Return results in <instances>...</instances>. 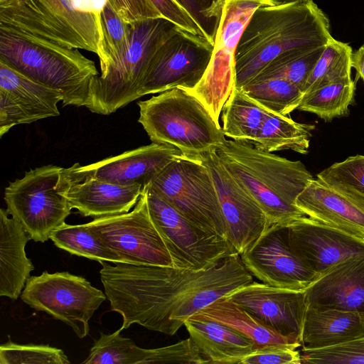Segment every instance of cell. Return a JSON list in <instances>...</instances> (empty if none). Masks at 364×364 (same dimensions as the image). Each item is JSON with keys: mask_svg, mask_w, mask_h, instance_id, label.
<instances>
[{"mask_svg": "<svg viewBox=\"0 0 364 364\" xmlns=\"http://www.w3.org/2000/svg\"><path fill=\"white\" fill-rule=\"evenodd\" d=\"M101 264V282L111 310L122 317L121 328L136 323L169 336L200 309L253 281L239 254L201 270L124 262Z\"/></svg>", "mask_w": 364, "mask_h": 364, "instance_id": "1", "label": "cell"}, {"mask_svg": "<svg viewBox=\"0 0 364 364\" xmlns=\"http://www.w3.org/2000/svg\"><path fill=\"white\" fill-rule=\"evenodd\" d=\"M332 38L328 16L312 0L260 6L235 50L234 86L242 88L285 52L326 46Z\"/></svg>", "mask_w": 364, "mask_h": 364, "instance_id": "2", "label": "cell"}, {"mask_svg": "<svg viewBox=\"0 0 364 364\" xmlns=\"http://www.w3.org/2000/svg\"><path fill=\"white\" fill-rule=\"evenodd\" d=\"M107 0H0V30L35 43L86 50L105 60Z\"/></svg>", "mask_w": 364, "mask_h": 364, "instance_id": "3", "label": "cell"}, {"mask_svg": "<svg viewBox=\"0 0 364 364\" xmlns=\"http://www.w3.org/2000/svg\"><path fill=\"white\" fill-rule=\"evenodd\" d=\"M216 152L230 173L262 209L269 225L287 226L306 216L295 202L314 178L301 161L235 140L226 139Z\"/></svg>", "mask_w": 364, "mask_h": 364, "instance_id": "4", "label": "cell"}, {"mask_svg": "<svg viewBox=\"0 0 364 364\" xmlns=\"http://www.w3.org/2000/svg\"><path fill=\"white\" fill-rule=\"evenodd\" d=\"M0 62L29 79L59 90L63 105H86L99 75L95 63L77 48L35 43L0 30Z\"/></svg>", "mask_w": 364, "mask_h": 364, "instance_id": "5", "label": "cell"}, {"mask_svg": "<svg viewBox=\"0 0 364 364\" xmlns=\"http://www.w3.org/2000/svg\"><path fill=\"white\" fill-rule=\"evenodd\" d=\"M137 104L138 121L154 143L190 155L216 150L226 141L205 105L185 89L173 88Z\"/></svg>", "mask_w": 364, "mask_h": 364, "instance_id": "6", "label": "cell"}, {"mask_svg": "<svg viewBox=\"0 0 364 364\" xmlns=\"http://www.w3.org/2000/svg\"><path fill=\"white\" fill-rule=\"evenodd\" d=\"M178 28L164 17L134 23L127 50L118 60L100 70V75L92 81L85 107L93 113L109 115L139 99L152 58Z\"/></svg>", "mask_w": 364, "mask_h": 364, "instance_id": "7", "label": "cell"}, {"mask_svg": "<svg viewBox=\"0 0 364 364\" xmlns=\"http://www.w3.org/2000/svg\"><path fill=\"white\" fill-rule=\"evenodd\" d=\"M149 186L196 226L229 240L215 186L200 161L183 154L170 163Z\"/></svg>", "mask_w": 364, "mask_h": 364, "instance_id": "8", "label": "cell"}, {"mask_svg": "<svg viewBox=\"0 0 364 364\" xmlns=\"http://www.w3.org/2000/svg\"><path fill=\"white\" fill-rule=\"evenodd\" d=\"M63 169L54 165L31 169L5 188L6 210L35 242L48 240L70 214L72 208L60 193Z\"/></svg>", "mask_w": 364, "mask_h": 364, "instance_id": "9", "label": "cell"}, {"mask_svg": "<svg viewBox=\"0 0 364 364\" xmlns=\"http://www.w3.org/2000/svg\"><path fill=\"white\" fill-rule=\"evenodd\" d=\"M21 298L31 308L70 326L83 338L90 331L89 321L107 296L82 277L45 271L28 278Z\"/></svg>", "mask_w": 364, "mask_h": 364, "instance_id": "10", "label": "cell"}, {"mask_svg": "<svg viewBox=\"0 0 364 364\" xmlns=\"http://www.w3.org/2000/svg\"><path fill=\"white\" fill-rule=\"evenodd\" d=\"M274 0H224L210 63L200 83L189 91L207 107L217 124L235 85V53L242 33L253 12Z\"/></svg>", "mask_w": 364, "mask_h": 364, "instance_id": "11", "label": "cell"}, {"mask_svg": "<svg viewBox=\"0 0 364 364\" xmlns=\"http://www.w3.org/2000/svg\"><path fill=\"white\" fill-rule=\"evenodd\" d=\"M144 188L150 215L164 238L174 267L206 269L239 254L229 240L196 226L149 185Z\"/></svg>", "mask_w": 364, "mask_h": 364, "instance_id": "12", "label": "cell"}, {"mask_svg": "<svg viewBox=\"0 0 364 364\" xmlns=\"http://www.w3.org/2000/svg\"><path fill=\"white\" fill-rule=\"evenodd\" d=\"M86 224L125 263L173 267L164 238L150 215L145 188L132 210Z\"/></svg>", "mask_w": 364, "mask_h": 364, "instance_id": "13", "label": "cell"}, {"mask_svg": "<svg viewBox=\"0 0 364 364\" xmlns=\"http://www.w3.org/2000/svg\"><path fill=\"white\" fill-rule=\"evenodd\" d=\"M213 44L179 28L157 50L148 67L139 98L173 88L193 90L210 63Z\"/></svg>", "mask_w": 364, "mask_h": 364, "instance_id": "14", "label": "cell"}, {"mask_svg": "<svg viewBox=\"0 0 364 364\" xmlns=\"http://www.w3.org/2000/svg\"><path fill=\"white\" fill-rule=\"evenodd\" d=\"M190 155L208 168L218 196L229 240L240 255L250 247L269 225L267 215L227 170L216 150Z\"/></svg>", "mask_w": 364, "mask_h": 364, "instance_id": "15", "label": "cell"}, {"mask_svg": "<svg viewBox=\"0 0 364 364\" xmlns=\"http://www.w3.org/2000/svg\"><path fill=\"white\" fill-rule=\"evenodd\" d=\"M240 256L252 276L275 287L304 289L318 277L308 269L291 251L285 225H269Z\"/></svg>", "mask_w": 364, "mask_h": 364, "instance_id": "16", "label": "cell"}, {"mask_svg": "<svg viewBox=\"0 0 364 364\" xmlns=\"http://www.w3.org/2000/svg\"><path fill=\"white\" fill-rule=\"evenodd\" d=\"M225 296L278 333L301 344L307 309L305 289H283L252 281Z\"/></svg>", "mask_w": 364, "mask_h": 364, "instance_id": "17", "label": "cell"}, {"mask_svg": "<svg viewBox=\"0 0 364 364\" xmlns=\"http://www.w3.org/2000/svg\"><path fill=\"white\" fill-rule=\"evenodd\" d=\"M287 232L291 251L318 276L346 258L364 254V239L308 216L289 224Z\"/></svg>", "mask_w": 364, "mask_h": 364, "instance_id": "18", "label": "cell"}, {"mask_svg": "<svg viewBox=\"0 0 364 364\" xmlns=\"http://www.w3.org/2000/svg\"><path fill=\"white\" fill-rule=\"evenodd\" d=\"M62 92L38 83L0 62V136L13 127L57 117Z\"/></svg>", "mask_w": 364, "mask_h": 364, "instance_id": "19", "label": "cell"}, {"mask_svg": "<svg viewBox=\"0 0 364 364\" xmlns=\"http://www.w3.org/2000/svg\"><path fill=\"white\" fill-rule=\"evenodd\" d=\"M61 183L60 193L71 208L94 218L129 212L144 190L140 185H118L87 176L77 171L74 164L63 168Z\"/></svg>", "mask_w": 364, "mask_h": 364, "instance_id": "20", "label": "cell"}, {"mask_svg": "<svg viewBox=\"0 0 364 364\" xmlns=\"http://www.w3.org/2000/svg\"><path fill=\"white\" fill-rule=\"evenodd\" d=\"M183 153L177 147L152 142L87 166L74 164L77 171L118 185H140L144 188Z\"/></svg>", "mask_w": 364, "mask_h": 364, "instance_id": "21", "label": "cell"}, {"mask_svg": "<svg viewBox=\"0 0 364 364\" xmlns=\"http://www.w3.org/2000/svg\"><path fill=\"white\" fill-rule=\"evenodd\" d=\"M305 291L308 306L355 312L364 318V254L335 264Z\"/></svg>", "mask_w": 364, "mask_h": 364, "instance_id": "22", "label": "cell"}, {"mask_svg": "<svg viewBox=\"0 0 364 364\" xmlns=\"http://www.w3.org/2000/svg\"><path fill=\"white\" fill-rule=\"evenodd\" d=\"M306 216L364 239V203L313 178L297 196Z\"/></svg>", "mask_w": 364, "mask_h": 364, "instance_id": "23", "label": "cell"}, {"mask_svg": "<svg viewBox=\"0 0 364 364\" xmlns=\"http://www.w3.org/2000/svg\"><path fill=\"white\" fill-rule=\"evenodd\" d=\"M31 240L6 209L0 210V296L17 299L34 269L25 252Z\"/></svg>", "mask_w": 364, "mask_h": 364, "instance_id": "24", "label": "cell"}, {"mask_svg": "<svg viewBox=\"0 0 364 364\" xmlns=\"http://www.w3.org/2000/svg\"><path fill=\"white\" fill-rule=\"evenodd\" d=\"M184 326L209 363H241L255 350L250 338L222 323L192 316Z\"/></svg>", "mask_w": 364, "mask_h": 364, "instance_id": "25", "label": "cell"}, {"mask_svg": "<svg viewBox=\"0 0 364 364\" xmlns=\"http://www.w3.org/2000/svg\"><path fill=\"white\" fill-rule=\"evenodd\" d=\"M364 333V318L358 313L307 305L302 349H319L352 341Z\"/></svg>", "mask_w": 364, "mask_h": 364, "instance_id": "26", "label": "cell"}, {"mask_svg": "<svg viewBox=\"0 0 364 364\" xmlns=\"http://www.w3.org/2000/svg\"><path fill=\"white\" fill-rule=\"evenodd\" d=\"M193 316L209 318L235 329L253 342L255 350L277 345L301 344L278 333L225 296Z\"/></svg>", "mask_w": 364, "mask_h": 364, "instance_id": "27", "label": "cell"}, {"mask_svg": "<svg viewBox=\"0 0 364 364\" xmlns=\"http://www.w3.org/2000/svg\"><path fill=\"white\" fill-rule=\"evenodd\" d=\"M314 129L312 124L296 122L267 110L252 144L267 152L291 150L306 154Z\"/></svg>", "mask_w": 364, "mask_h": 364, "instance_id": "28", "label": "cell"}, {"mask_svg": "<svg viewBox=\"0 0 364 364\" xmlns=\"http://www.w3.org/2000/svg\"><path fill=\"white\" fill-rule=\"evenodd\" d=\"M223 131L232 140L253 144L267 110L235 86L224 104Z\"/></svg>", "mask_w": 364, "mask_h": 364, "instance_id": "29", "label": "cell"}, {"mask_svg": "<svg viewBox=\"0 0 364 364\" xmlns=\"http://www.w3.org/2000/svg\"><path fill=\"white\" fill-rule=\"evenodd\" d=\"M355 90V82L351 79L338 81L305 93L297 109L330 122L348 114Z\"/></svg>", "mask_w": 364, "mask_h": 364, "instance_id": "30", "label": "cell"}, {"mask_svg": "<svg viewBox=\"0 0 364 364\" xmlns=\"http://www.w3.org/2000/svg\"><path fill=\"white\" fill-rule=\"evenodd\" d=\"M50 239L55 245L79 257L102 262H124L115 252L107 247L87 225H68L65 223L57 228Z\"/></svg>", "mask_w": 364, "mask_h": 364, "instance_id": "31", "label": "cell"}, {"mask_svg": "<svg viewBox=\"0 0 364 364\" xmlns=\"http://www.w3.org/2000/svg\"><path fill=\"white\" fill-rule=\"evenodd\" d=\"M325 46L304 48L285 52L271 61L251 82L284 78L296 84L303 91Z\"/></svg>", "mask_w": 364, "mask_h": 364, "instance_id": "32", "label": "cell"}, {"mask_svg": "<svg viewBox=\"0 0 364 364\" xmlns=\"http://www.w3.org/2000/svg\"><path fill=\"white\" fill-rule=\"evenodd\" d=\"M241 89L267 110L283 116L296 109L304 95L299 86L284 78L251 82Z\"/></svg>", "mask_w": 364, "mask_h": 364, "instance_id": "33", "label": "cell"}, {"mask_svg": "<svg viewBox=\"0 0 364 364\" xmlns=\"http://www.w3.org/2000/svg\"><path fill=\"white\" fill-rule=\"evenodd\" d=\"M352 54V48L348 44L332 38L310 74L304 87V93L338 81L351 79Z\"/></svg>", "mask_w": 364, "mask_h": 364, "instance_id": "34", "label": "cell"}, {"mask_svg": "<svg viewBox=\"0 0 364 364\" xmlns=\"http://www.w3.org/2000/svg\"><path fill=\"white\" fill-rule=\"evenodd\" d=\"M119 328L112 334L100 332L87 358L82 362L85 364H143L146 348L139 347L130 338L120 335Z\"/></svg>", "mask_w": 364, "mask_h": 364, "instance_id": "35", "label": "cell"}, {"mask_svg": "<svg viewBox=\"0 0 364 364\" xmlns=\"http://www.w3.org/2000/svg\"><path fill=\"white\" fill-rule=\"evenodd\" d=\"M326 185L364 203V155L349 156L317 173Z\"/></svg>", "mask_w": 364, "mask_h": 364, "instance_id": "36", "label": "cell"}, {"mask_svg": "<svg viewBox=\"0 0 364 364\" xmlns=\"http://www.w3.org/2000/svg\"><path fill=\"white\" fill-rule=\"evenodd\" d=\"M105 60L100 63V70L118 60L129 46L134 24L122 19L107 2L101 13Z\"/></svg>", "mask_w": 364, "mask_h": 364, "instance_id": "37", "label": "cell"}, {"mask_svg": "<svg viewBox=\"0 0 364 364\" xmlns=\"http://www.w3.org/2000/svg\"><path fill=\"white\" fill-rule=\"evenodd\" d=\"M65 353L48 345H21L8 342L0 346V364H68Z\"/></svg>", "mask_w": 364, "mask_h": 364, "instance_id": "38", "label": "cell"}, {"mask_svg": "<svg viewBox=\"0 0 364 364\" xmlns=\"http://www.w3.org/2000/svg\"><path fill=\"white\" fill-rule=\"evenodd\" d=\"M301 363L364 364V333L359 337L331 347L301 349Z\"/></svg>", "mask_w": 364, "mask_h": 364, "instance_id": "39", "label": "cell"}, {"mask_svg": "<svg viewBox=\"0 0 364 364\" xmlns=\"http://www.w3.org/2000/svg\"><path fill=\"white\" fill-rule=\"evenodd\" d=\"M195 21L205 38L214 44L224 0H175Z\"/></svg>", "mask_w": 364, "mask_h": 364, "instance_id": "40", "label": "cell"}, {"mask_svg": "<svg viewBox=\"0 0 364 364\" xmlns=\"http://www.w3.org/2000/svg\"><path fill=\"white\" fill-rule=\"evenodd\" d=\"M149 363H209L189 337L176 343L156 348H146L143 364Z\"/></svg>", "mask_w": 364, "mask_h": 364, "instance_id": "41", "label": "cell"}, {"mask_svg": "<svg viewBox=\"0 0 364 364\" xmlns=\"http://www.w3.org/2000/svg\"><path fill=\"white\" fill-rule=\"evenodd\" d=\"M301 344H284L256 349L246 356L242 364H301Z\"/></svg>", "mask_w": 364, "mask_h": 364, "instance_id": "42", "label": "cell"}, {"mask_svg": "<svg viewBox=\"0 0 364 364\" xmlns=\"http://www.w3.org/2000/svg\"><path fill=\"white\" fill-rule=\"evenodd\" d=\"M123 21L130 24L162 15L149 0H107Z\"/></svg>", "mask_w": 364, "mask_h": 364, "instance_id": "43", "label": "cell"}, {"mask_svg": "<svg viewBox=\"0 0 364 364\" xmlns=\"http://www.w3.org/2000/svg\"><path fill=\"white\" fill-rule=\"evenodd\" d=\"M162 16L179 28L205 38L200 27L175 0H149Z\"/></svg>", "mask_w": 364, "mask_h": 364, "instance_id": "44", "label": "cell"}, {"mask_svg": "<svg viewBox=\"0 0 364 364\" xmlns=\"http://www.w3.org/2000/svg\"><path fill=\"white\" fill-rule=\"evenodd\" d=\"M351 64L357 76L364 82V45L353 53Z\"/></svg>", "mask_w": 364, "mask_h": 364, "instance_id": "45", "label": "cell"}, {"mask_svg": "<svg viewBox=\"0 0 364 364\" xmlns=\"http://www.w3.org/2000/svg\"><path fill=\"white\" fill-rule=\"evenodd\" d=\"M306 0H274L277 5L288 4L295 2L303 1Z\"/></svg>", "mask_w": 364, "mask_h": 364, "instance_id": "46", "label": "cell"}]
</instances>
